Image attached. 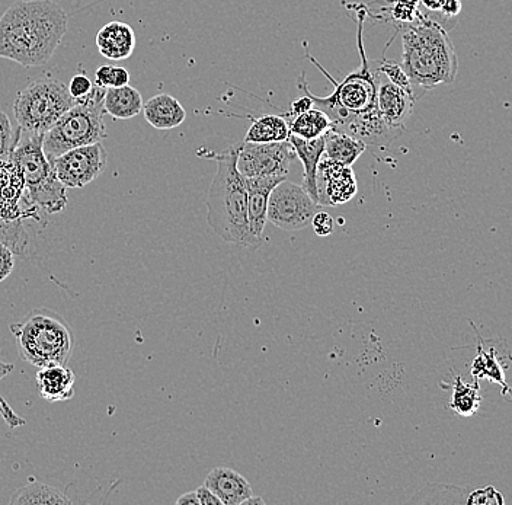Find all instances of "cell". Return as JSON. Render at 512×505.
I'll return each instance as SVG.
<instances>
[{"label":"cell","mask_w":512,"mask_h":505,"mask_svg":"<svg viewBox=\"0 0 512 505\" xmlns=\"http://www.w3.org/2000/svg\"><path fill=\"white\" fill-rule=\"evenodd\" d=\"M357 17V46L361 65L355 72L350 73L342 82H336L318 60L313 59L309 53L306 56L312 60L313 65L322 70L323 75L334 83L335 89L329 97L319 98L310 92L306 76L297 82L300 91L306 92L313 99L316 108L322 110L332 121V129L341 133L350 134L370 146L389 145L393 139L400 136L402 131L392 129L384 123L382 115L377 108V95H379L380 79L382 73L379 69H371L368 63L363 43V24L366 21V6H352Z\"/></svg>","instance_id":"cell-1"},{"label":"cell","mask_w":512,"mask_h":505,"mask_svg":"<svg viewBox=\"0 0 512 505\" xmlns=\"http://www.w3.org/2000/svg\"><path fill=\"white\" fill-rule=\"evenodd\" d=\"M69 17L51 0H19L0 17V57L18 65H46L67 33Z\"/></svg>","instance_id":"cell-2"},{"label":"cell","mask_w":512,"mask_h":505,"mask_svg":"<svg viewBox=\"0 0 512 505\" xmlns=\"http://www.w3.org/2000/svg\"><path fill=\"white\" fill-rule=\"evenodd\" d=\"M240 145L216 155L217 174L207 196V220L224 242L238 246H259L248 220V190L238 169Z\"/></svg>","instance_id":"cell-3"},{"label":"cell","mask_w":512,"mask_h":505,"mask_svg":"<svg viewBox=\"0 0 512 505\" xmlns=\"http://www.w3.org/2000/svg\"><path fill=\"white\" fill-rule=\"evenodd\" d=\"M403 28L402 66L412 86L430 91L456 81L459 59L447 30L421 12L416 21Z\"/></svg>","instance_id":"cell-4"},{"label":"cell","mask_w":512,"mask_h":505,"mask_svg":"<svg viewBox=\"0 0 512 505\" xmlns=\"http://www.w3.org/2000/svg\"><path fill=\"white\" fill-rule=\"evenodd\" d=\"M16 340L19 357L31 366H67L75 350V332L59 313L47 308L34 309L24 321L9 326Z\"/></svg>","instance_id":"cell-5"},{"label":"cell","mask_w":512,"mask_h":505,"mask_svg":"<svg viewBox=\"0 0 512 505\" xmlns=\"http://www.w3.org/2000/svg\"><path fill=\"white\" fill-rule=\"evenodd\" d=\"M107 89L96 85L91 94L80 98L44 134L43 149L48 161L53 162L75 147L94 145L107 139L104 123V98Z\"/></svg>","instance_id":"cell-6"},{"label":"cell","mask_w":512,"mask_h":505,"mask_svg":"<svg viewBox=\"0 0 512 505\" xmlns=\"http://www.w3.org/2000/svg\"><path fill=\"white\" fill-rule=\"evenodd\" d=\"M43 137L19 129L11 159L21 169L25 193L32 206L46 214H57L66 209L67 188L56 177L53 165L44 153Z\"/></svg>","instance_id":"cell-7"},{"label":"cell","mask_w":512,"mask_h":505,"mask_svg":"<svg viewBox=\"0 0 512 505\" xmlns=\"http://www.w3.org/2000/svg\"><path fill=\"white\" fill-rule=\"evenodd\" d=\"M76 104L66 83L38 79L19 92L14 102L18 127L24 133L44 136Z\"/></svg>","instance_id":"cell-8"},{"label":"cell","mask_w":512,"mask_h":505,"mask_svg":"<svg viewBox=\"0 0 512 505\" xmlns=\"http://www.w3.org/2000/svg\"><path fill=\"white\" fill-rule=\"evenodd\" d=\"M320 204L304 190L303 185L283 181L272 190L268 201L267 219L277 228L296 232L312 226Z\"/></svg>","instance_id":"cell-9"},{"label":"cell","mask_w":512,"mask_h":505,"mask_svg":"<svg viewBox=\"0 0 512 505\" xmlns=\"http://www.w3.org/2000/svg\"><path fill=\"white\" fill-rule=\"evenodd\" d=\"M56 177L70 190L83 188L98 180L108 165V153L102 142L75 147L51 162Z\"/></svg>","instance_id":"cell-10"},{"label":"cell","mask_w":512,"mask_h":505,"mask_svg":"<svg viewBox=\"0 0 512 505\" xmlns=\"http://www.w3.org/2000/svg\"><path fill=\"white\" fill-rule=\"evenodd\" d=\"M291 143H245L240 145L238 169L243 178L286 177L296 159Z\"/></svg>","instance_id":"cell-11"},{"label":"cell","mask_w":512,"mask_h":505,"mask_svg":"<svg viewBox=\"0 0 512 505\" xmlns=\"http://www.w3.org/2000/svg\"><path fill=\"white\" fill-rule=\"evenodd\" d=\"M357 191V180L351 166L341 165L323 155L318 166L320 206H341L357 196Z\"/></svg>","instance_id":"cell-12"},{"label":"cell","mask_w":512,"mask_h":505,"mask_svg":"<svg viewBox=\"0 0 512 505\" xmlns=\"http://www.w3.org/2000/svg\"><path fill=\"white\" fill-rule=\"evenodd\" d=\"M286 180V177L245 178L246 190H248L249 228L259 242L264 241V230L268 222V201H270L272 190Z\"/></svg>","instance_id":"cell-13"},{"label":"cell","mask_w":512,"mask_h":505,"mask_svg":"<svg viewBox=\"0 0 512 505\" xmlns=\"http://www.w3.org/2000/svg\"><path fill=\"white\" fill-rule=\"evenodd\" d=\"M414 95L403 91L392 82L380 79L379 95H377V108L382 115L384 123L392 129L403 131L405 121L414 111Z\"/></svg>","instance_id":"cell-14"},{"label":"cell","mask_w":512,"mask_h":505,"mask_svg":"<svg viewBox=\"0 0 512 505\" xmlns=\"http://www.w3.org/2000/svg\"><path fill=\"white\" fill-rule=\"evenodd\" d=\"M204 485L219 498L222 505H242L254 495L248 479L226 466L214 468L208 473Z\"/></svg>","instance_id":"cell-15"},{"label":"cell","mask_w":512,"mask_h":505,"mask_svg":"<svg viewBox=\"0 0 512 505\" xmlns=\"http://www.w3.org/2000/svg\"><path fill=\"white\" fill-rule=\"evenodd\" d=\"M35 382L41 398L51 404L70 401L75 396V373L63 364L41 367L35 373Z\"/></svg>","instance_id":"cell-16"},{"label":"cell","mask_w":512,"mask_h":505,"mask_svg":"<svg viewBox=\"0 0 512 505\" xmlns=\"http://www.w3.org/2000/svg\"><path fill=\"white\" fill-rule=\"evenodd\" d=\"M101 56L120 62L126 60L136 49V34L133 28L120 21H112L98 31L95 38Z\"/></svg>","instance_id":"cell-17"},{"label":"cell","mask_w":512,"mask_h":505,"mask_svg":"<svg viewBox=\"0 0 512 505\" xmlns=\"http://www.w3.org/2000/svg\"><path fill=\"white\" fill-rule=\"evenodd\" d=\"M288 142L293 146L297 159L303 163V188L310 197L319 203L318 194V166L323 153H325V139L306 140L290 134Z\"/></svg>","instance_id":"cell-18"},{"label":"cell","mask_w":512,"mask_h":505,"mask_svg":"<svg viewBox=\"0 0 512 505\" xmlns=\"http://www.w3.org/2000/svg\"><path fill=\"white\" fill-rule=\"evenodd\" d=\"M147 123L158 130H172L181 126L187 118L184 107L178 99L169 94H159L143 105Z\"/></svg>","instance_id":"cell-19"},{"label":"cell","mask_w":512,"mask_h":505,"mask_svg":"<svg viewBox=\"0 0 512 505\" xmlns=\"http://www.w3.org/2000/svg\"><path fill=\"white\" fill-rule=\"evenodd\" d=\"M142 94L133 86L108 88L105 91L104 110L114 120H130L143 111Z\"/></svg>","instance_id":"cell-20"},{"label":"cell","mask_w":512,"mask_h":505,"mask_svg":"<svg viewBox=\"0 0 512 505\" xmlns=\"http://www.w3.org/2000/svg\"><path fill=\"white\" fill-rule=\"evenodd\" d=\"M325 139L326 158L341 165L352 166L366 152L367 145L350 134L331 129L323 136Z\"/></svg>","instance_id":"cell-21"},{"label":"cell","mask_w":512,"mask_h":505,"mask_svg":"<svg viewBox=\"0 0 512 505\" xmlns=\"http://www.w3.org/2000/svg\"><path fill=\"white\" fill-rule=\"evenodd\" d=\"M290 137V126L284 115H262L256 118L246 133L245 143L286 142Z\"/></svg>","instance_id":"cell-22"},{"label":"cell","mask_w":512,"mask_h":505,"mask_svg":"<svg viewBox=\"0 0 512 505\" xmlns=\"http://www.w3.org/2000/svg\"><path fill=\"white\" fill-rule=\"evenodd\" d=\"M290 134L312 140L325 136L332 129L331 118L319 108L313 107L299 115L288 118Z\"/></svg>","instance_id":"cell-23"},{"label":"cell","mask_w":512,"mask_h":505,"mask_svg":"<svg viewBox=\"0 0 512 505\" xmlns=\"http://www.w3.org/2000/svg\"><path fill=\"white\" fill-rule=\"evenodd\" d=\"M69 497L59 488L51 487V485L43 484L40 481L31 479L24 487L12 495L11 505H27V504H70Z\"/></svg>","instance_id":"cell-24"},{"label":"cell","mask_w":512,"mask_h":505,"mask_svg":"<svg viewBox=\"0 0 512 505\" xmlns=\"http://www.w3.org/2000/svg\"><path fill=\"white\" fill-rule=\"evenodd\" d=\"M479 383H466L460 376H454L453 395L450 408L460 417H472L482 404Z\"/></svg>","instance_id":"cell-25"},{"label":"cell","mask_w":512,"mask_h":505,"mask_svg":"<svg viewBox=\"0 0 512 505\" xmlns=\"http://www.w3.org/2000/svg\"><path fill=\"white\" fill-rule=\"evenodd\" d=\"M472 375L476 379L486 377V379H491L492 382L499 383L504 388V393L508 391L512 396L510 386L505 383L504 370H502V366L499 364L494 348H491L489 351L483 350L482 341L479 343L478 357L473 361Z\"/></svg>","instance_id":"cell-26"},{"label":"cell","mask_w":512,"mask_h":505,"mask_svg":"<svg viewBox=\"0 0 512 505\" xmlns=\"http://www.w3.org/2000/svg\"><path fill=\"white\" fill-rule=\"evenodd\" d=\"M95 83L101 88H120L130 85V73L121 66H101L95 72Z\"/></svg>","instance_id":"cell-27"},{"label":"cell","mask_w":512,"mask_h":505,"mask_svg":"<svg viewBox=\"0 0 512 505\" xmlns=\"http://www.w3.org/2000/svg\"><path fill=\"white\" fill-rule=\"evenodd\" d=\"M18 136L19 129L14 130L8 115L0 111V161H11Z\"/></svg>","instance_id":"cell-28"},{"label":"cell","mask_w":512,"mask_h":505,"mask_svg":"<svg viewBox=\"0 0 512 505\" xmlns=\"http://www.w3.org/2000/svg\"><path fill=\"white\" fill-rule=\"evenodd\" d=\"M379 72L386 76L387 81L392 82L393 85L399 86L403 91L415 97L414 86H412L408 73L403 69L402 63L393 62V60H383L380 63Z\"/></svg>","instance_id":"cell-29"},{"label":"cell","mask_w":512,"mask_h":505,"mask_svg":"<svg viewBox=\"0 0 512 505\" xmlns=\"http://www.w3.org/2000/svg\"><path fill=\"white\" fill-rule=\"evenodd\" d=\"M467 505H504L505 498L501 491L494 487L475 489L466 498Z\"/></svg>","instance_id":"cell-30"},{"label":"cell","mask_w":512,"mask_h":505,"mask_svg":"<svg viewBox=\"0 0 512 505\" xmlns=\"http://www.w3.org/2000/svg\"><path fill=\"white\" fill-rule=\"evenodd\" d=\"M95 83H92L91 79L86 75H75L70 79L69 88L70 95L78 101L80 98H85L86 95L91 94L94 89Z\"/></svg>","instance_id":"cell-31"},{"label":"cell","mask_w":512,"mask_h":505,"mask_svg":"<svg viewBox=\"0 0 512 505\" xmlns=\"http://www.w3.org/2000/svg\"><path fill=\"white\" fill-rule=\"evenodd\" d=\"M312 228L315 230L316 235L320 236V238H326V236L332 235V233H334V217H332L329 213L319 210V212L315 214V217H313Z\"/></svg>","instance_id":"cell-32"},{"label":"cell","mask_w":512,"mask_h":505,"mask_svg":"<svg viewBox=\"0 0 512 505\" xmlns=\"http://www.w3.org/2000/svg\"><path fill=\"white\" fill-rule=\"evenodd\" d=\"M444 2L446 0H419L418 11L425 18L441 25V9H443Z\"/></svg>","instance_id":"cell-33"},{"label":"cell","mask_w":512,"mask_h":505,"mask_svg":"<svg viewBox=\"0 0 512 505\" xmlns=\"http://www.w3.org/2000/svg\"><path fill=\"white\" fill-rule=\"evenodd\" d=\"M14 267V251L8 245L0 242V283L11 276Z\"/></svg>","instance_id":"cell-34"},{"label":"cell","mask_w":512,"mask_h":505,"mask_svg":"<svg viewBox=\"0 0 512 505\" xmlns=\"http://www.w3.org/2000/svg\"><path fill=\"white\" fill-rule=\"evenodd\" d=\"M0 417L5 420V423L8 424L9 428H18L22 427V425L27 424V421L24 418L19 417V415L15 414L14 409L9 407L8 402L0 396Z\"/></svg>","instance_id":"cell-35"},{"label":"cell","mask_w":512,"mask_h":505,"mask_svg":"<svg viewBox=\"0 0 512 505\" xmlns=\"http://www.w3.org/2000/svg\"><path fill=\"white\" fill-rule=\"evenodd\" d=\"M303 97L296 99V101L291 102V108L288 113L284 114V117H286V120L288 118L294 117V115H299L304 113V111L310 110V108L315 107V104H313V99L309 97V95L306 94V92H303Z\"/></svg>","instance_id":"cell-36"},{"label":"cell","mask_w":512,"mask_h":505,"mask_svg":"<svg viewBox=\"0 0 512 505\" xmlns=\"http://www.w3.org/2000/svg\"><path fill=\"white\" fill-rule=\"evenodd\" d=\"M195 492H197L200 505H222L219 498H217L216 495H214L213 492H211L210 489L206 487V485L195 489Z\"/></svg>","instance_id":"cell-37"},{"label":"cell","mask_w":512,"mask_h":505,"mask_svg":"<svg viewBox=\"0 0 512 505\" xmlns=\"http://www.w3.org/2000/svg\"><path fill=\"white\" fill-rule=\"evenodd\" d=\"M176 504L178 505H200V501H198L197 492H187V494L182 495L176 500Z\"/></svg>","instance_id":"cell-38"},{"label":"cell","mask_w":512,"mask_h":505,"mask_svg":"<svg viewBox=\"0 0 512 505\" xmlns=\"http://www.w3.org/2000/svg\"><path fill=\"white\" fill-rule=\"evenodd\" d=\"M12 372H14V364L5 363V361H0V380L5 379V377Z\"/></svg>","instance_id":"cell-39"},{"label":"cell","mask_w":512,"mask_h":505,"mask_svg":"<svg viewBox=\"0 0 512 505\" xmlns=\"http://www.w3.org/2000/svg\"><path fill=\"white\" fill-rule=\"evenodd\" d=\"M254 504L264 505L265 501L262 500L261 497H254V495H252V497H249L248 500H246L245 503H243L242 505H254Z\"/></svg>","instance_id":"cell-40"},{"label":"cell","mask_w":512,"mask_h":505,"mask_svg":"<svg viewBox=\"0 0 512 505\" xmlns=\"http://www.w3.org/2000/svg\"><path fill=\"white\" fill-rule=\"evenodd\" d=\"M396 2L405 3V5L414 6V8H418L419 0H396Z\"/></svg>","instance_id":"cell-41"}]
</instances>
